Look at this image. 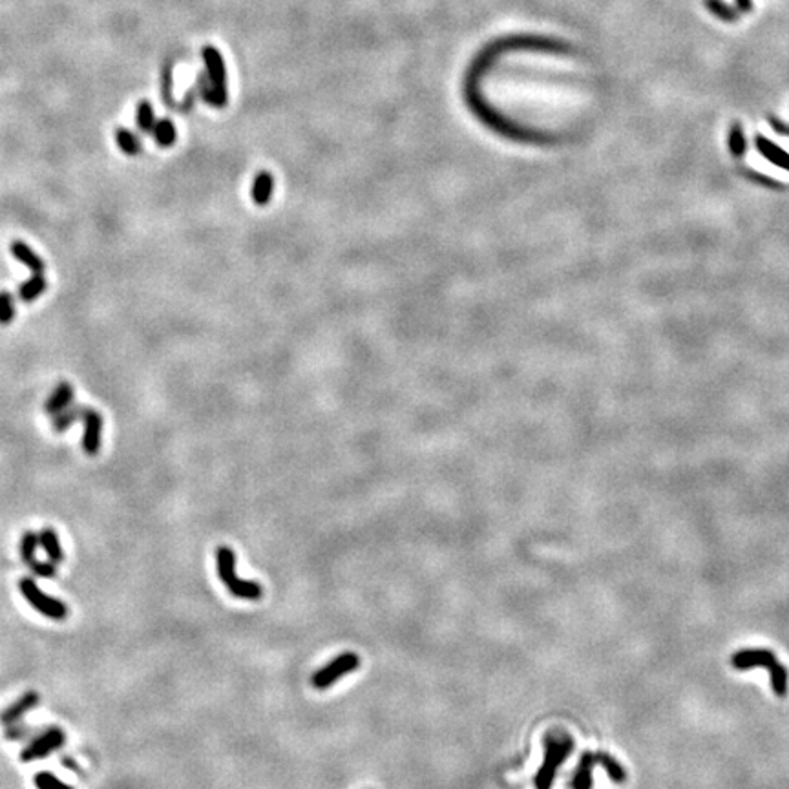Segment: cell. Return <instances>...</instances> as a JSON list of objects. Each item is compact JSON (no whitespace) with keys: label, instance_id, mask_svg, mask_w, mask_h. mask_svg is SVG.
I'll return each instance as SVG.
<instances>
[{"label":"cell","instance_id":"15","mask_svg":"<svg viewBox=\"0 0 789 789\" xmlns=\"http://www.w3.org/2000/svg\"><path fill=\"white\" fill-rule=\"evenodd\" d=\"M48 287V281H46L44 273H35L34 276L26 280L21 287H19V298H21L24 303L35 302L39 296L46 291Z\"/></svg>","mask_w":789,"mask_h":789},{"label":"cell","instance_id":"6","mask_svg":"<svg viewBox=\"0 0 789 789\" xmlns=\"http://www.w3.org/2000/svg\"><path fill=\"white\" fill-rule=\"evenodd\" d=\"M360 658L355 653H343L336 656L335 660L329 661L323 669L316 670L313 676V685L316 689H329L333 683H336L340 678L358 669Z\"/></svg>","mask_w":789,"mask_h":789},{"label":"cell","instance_id":"13","mask_svg":"<svg viewBox=\"0 0 789 789\" xmlns=\"http://www.w3.org/2000/svg\"><path fill=\"white\" fill-rule=\"evenodd\" d=\"M755 145H756V150H758V152H760L769 163H773V165L778 166V169H784L789 172V152L782 150L780 146L771 143L768 137H762V136L755 137Z\"/></svg>","mask_w":789,"mask_h":789},{"label":"cell","instance_id":"17","mask_svg":"<svg viewBox=\"0 0 789 789\" xmlns=\"http://www.w3.org/2000/svg\"><path fill=\"white\" fill-rule=\"evenodd\" d=\"M116 143L121 149V152L126 154V156H139L143 152V145H141V139L134 132H130L129 129H116Z\"/></svg>","mask_w":789,"mask_h":789},{"label":"cell","instance_id":"28","mask_svg":"<svg viewBox=\"0 0 789 789\" xmlns=\"http://www.w3.org/2000/svg\"><path fill=\"white\" fill-rule=\"evenodd\" d=\"M62 765H64V768H68V769H71V771L81 773L79 765L75 764V762H71V758H68V756H62Z\"/></svg>","mask_w":789,"mask_h":789},{"label":"cell","instance_id":"10","mask_svg":"<svg viewBox=\"0 0 789 789\" xmlns=\"http://www.w3.org/2000/svg\"><path fill=\"white\" fill-rule=\"evenodd\" d=\"M75 398V389L70 382H59L55 386V389L51 391V395L48 397V401L44 402V413L48 415H57L59 411L66 409L68 406L74 404Z\"/></svg>","mask_w":789,"mask_h":789},{"label":"cell","instance_id":"11","mask_svg":"<svg viewBox=\"0 0 789 789\" xmlns=\"http://www.w3.org/2000/svg\"><path fill=\"white\" fill-rule=\"evenodd\" d=\"M598 765V753H583L571 780V789H592V769Z\"/></svg>","mask_w":789,"mask_h":789},{"label":"cell","instance_id":"18","mask_svg":"<svg viewBox=\"0 0 789 789\" xmlns=\"http://www.w3.org/2000/svg\"><path fill=\"white\" fill-rule=\"evenodd\" d=\"M152 136L157 145L163 146V149H169V146L174 145L176 137H178V130H176V126H174V123L170 119H161L157 121L156 126H154Z\"/></svg>","mask_w":789,"mask_h":789},{"label":"cell","instance_id":"16","mask_svg":"<svg viewBox=\"0 0 789 789\" xmlns=\"http://www.w3.org/2000/svg\"><path fill=\"white\" fill-rule=\"evenodd\" d=\"M84 409H86V406L71 404L68 406L66 409L59 411L57 415H54V421H51V428H54V431H57V433L66 431L70 426H74L75 422L79 421V418H83Z\"/></svg>","mask_w":789,"mask_h":789},{"label":"cell","instance_id":"23","mask_svg":"<svg viewBox=\"0 0 789 789\" xmlns=\"http://www.w3.org/2000/svg\"><path fill=\"white\" fill-rule=\"evenodd\" d=\"M15 314H17V309H15L11 293L0 291V326H9L15 318Z\"/></svg>","mask_w":789,"mask_h":789},{"label":"cell","instance_id":"27","mask_svg":"<svg viewBox=\"0 0 789 789\" xmlns=\"http://www.w3.org/2000/svg\"><path fill=\"white\" fill-rule=\"evenodd\" d=\"M769 124L773 126V130L777 134H780V136H789V126H785L784 123H780L778 119H775V117H769Z\"/></svg>","mask_w":789,"mask_h":789},{"label":"cell","instance_id":"5","mask_svg":"<svg viewBox=\"0 0 789 789\" xmlns=\"http://www.w3.org/2000/svg\"><path fill=\"white\" fill-rule=\"evenodd\" d=\"M19 588H21L26 601H28L35 610L41 612L42 616L50 618V620H55V621H62L68 618L66 605L62 603L61 599H55L51 598V595L44 594L34 579H29V578L21 579Z\"/></svg>","mask_w":789,"mask_h":789},{"label":"cell","instance_id":"20","mask_svg":"<svg viewBox=\"0 0 789 789\" xmlns=\"http://www.w3.org/2000/svg\"><path fill=\"white\" fill-rule=\"evenodd\" d=\"M37 546H39V533L26 532L24 536H22L21 558L22 561H24V565L29 566V568L37 563V559H35V550H37Z\"/></svg>","mask_w":789,"mask_h":789},{"label":"cell","instance_id":"29","mask_svg":"<svg viewBox=\"0 0 789 789\" xmlns=\"http://www.w3.org/2000/svg\"><path fill=\"white\" fill-rule=\"evenodd\" d=\"M736 4H738V9L740 11H751L753 4H751V0H736Z\"/></svg>","mask_w":789,"mask_h":789},{"label":"cell","instance_id":"3","mask_svg":"<svg viewBox=\"0 0 789 789\" xmlns=\"http://www.w3.org/2000/svg\"><path fill=\"white\" fill-rule=\"evenodd\" d=\"M216 566H218V576L227 587L232 595L241 599H251L256 601L263 595V588L260 583L240 579L236 574V554L234 550L228 546H218L216 548Z\"/></svg>","mask_w":789,"mask_h":789},{"label":"cell","instance_id":"1","mask_svg":"<svg viewBox=\"0 0 789 789\" xmlns=\"http://www.w3.org/2000/svg\"><path fill=\"white\" fill-rule=\"evenodd\" d=\"M731 665L736 670H749L755 667H764L769 670V680H771L773 693L784 698L789 694V673L777 656L768 649H744L738 650L731 658Z\"/></svg>","mask_w":789,"mask_h":789},{"label":"cell","instance_id":"7","mask_svg":"<svg viewBox=\"0 0 789 789\" xmlns=\"http://www.w3.org/2000/svg\"><path fill=\"white\" fill-rule=\"evenodd\" d=\"M66 740V735L61 728H50L42 731L41 735L35 736L31 742L24 748V751L21 753L22 762H34L39 758H46L48 755H51L54 751L62 748Z\"/></svg>","mask_w":789,"mask_h":789},{"label":"cell","instance_id":"22","mask_svg":"<svg viewBox=\"0 0 789 789\" xmlns=\"http://www.w3.org/2000/svg\"><path fill=\"white\" fill-rule=\"evenodd\" d=\"M705 8L709 9V11H711L715 17H718L720 21L731 22V21H736V19H738V15H736V9L731 8L729 4H725L723 0H705Z\"/></svg>","mask_w":789,"mask_h":789},{"label":"cell","instance_id":"12","mask_svg":"<svg viewBox=\"0 0 789 789\" xmlns=\"http://www.w3.org/2000/svg\"><path fill=\"white\" fill-rule=\"evenodd\" d=\"M9 251H11V254L15 258H17L21 263H24L26 267H28L31 273H44L46 269V263L44 260H42L39 254H35L34 248L29 247L28 243H24V241L21 240H15L11 241V245H9Z\"/></svg>","mask_w":789,"mask_h":789},{"label":"cell","instance_id":"21","mask_svg":"<svg viewBox=\"0 0 789 789\" xmlns=\"http://www.w3.org/2000/svg\"><path fill=\"white\" fill-rule=\"evenodd\" d=\"M729 150H731V154L735 157H742L745 154V150H748L744 130H742V126L738 123L733 124L731 130H729Z\"/></svg>","mask_w":789,"mask_h":789},{"label":"cell","instance_id":"25","mask_svg":"<svg viewBox=\"0 0 789 789\" xmlns=\"http://www.w3.org/2000/svg\"><path fill=\"white\" fill-rule=\"evenodd\" d=\"M35 733H37V731H35L34 728H28V725H17V723H13V725H8L4 736L8 740H26V738H29V736H34Z\"/></svg>","mask_w":789,"mask_h":789},{"label":"cell","instance_id":"26","mask_svg":"<svg viewBox=\"0 0 789 789\" xmlns=\"http://www.w3.org/2000/svg\"><path fill=\"white\" fill-rule=\"evenodd\" d=\"M29 571L34 572L35 576H39V578H55L57 576V568H55V563L51 561H46V563H41L37 561L35 563Z\"/></svg>","mask_w":789,"mask_h":789},{"label":"cell","instance_id":"2","mask_svg":"<svg viewBox=\"0 0 789 789\" xmlns=\"http://www.w3.org/2000/svg\"><path fill=\"white\" fill-rule=\"evenodd\" d=\"M574 751V740L565 733H548L545 736V760L533 778L536 789H552L558 771Z\"/></svg>","mask_w":789,"mask_h":789},{"label":"cell","instance_id":"9","mask_svg":"<svg viewBox=\"0 0 789 789\" xmlns=\"http://www.w3.org/2000/svg\"><path fill=\"white\" fill-rule=\"evenodd\" d=\"M39 702H41V696H39L37 690H28V693L22 694L17 702H13L11 705L6 707L4 711L0 713V722L4 723V725H13V723H17L26 713L35 709V707L39 705Z\"/></svg>","mask_w":789,"mask_h":789},{"label":"cell","instance_id":"14","mask_svg":"<svg viewBox=\"0 0 789 789\" xmlns=\"http://www.w3.org/2000/svg\"><path fill=\"white\" fill-rule=\"evenodd\" d=\"M39 545L44 548V552L48 554L51 563L57 565V563L64 561V552H62L61 541H59V536L54 528L46 526V528L41 530V533H39Z\"/></svg>","mask_w":789,"mask_h":789},{"label":"cell","instance_id":"24","mask_svg":"<svg viewBox=\"0 0 789 789\" xmlns=\"http://www.w3.org/2000/svg\"><path fill=\"white\" fill-rule=\"evenodd\" d=\"M35 785L37 789H74L71 785H68L66 782H62L61 778H57L54 773L50 771H41L35 775Z\"/></svg>","mask_w":789,"mask_h":789},{"label":"cell","instance_id":"8","mask_svg":"<svg viewBox=\"0 0 789 789\" xmlns=\"http://www.w3.org/2000/svg\"><path fill=\"white\" fill-rule=\"evenodd\" d=\"M103 415L94 408H86L83 413V450L90 457L99 453L101 450V433H103Z\"/></svg>","mask_w":789,"mask_h":789},{"label":"cell","instance_id":"19","mask_svg":"<svg viewBox=\"0 0 789 789\" xmlns=\"http://www.w3.org/2000/svg\"><path fill=\"white\" fill-rule=\"evenodd\" d=\"M156 114H154V108L149 101H141L139 106H137V126L143 134H152L154 126H156Z\"/></svg>","mask_w":789,"mask_h":789},{"label":"cell","instance_id":"4","mask_svg":"<svg viewBox=\"0 0 789 789\" xmlns=\"http://www.w3.org/2000/svg\"><path fill=\"white\" fill-rule=\"evenodd\" d=\"M203 61H205L208 79H205V75H199L198 79L201 97L212 106H225L227 90H225V66L221 54L212 46H207L203 48Z\"/></svg>","mask_w":789,"mask_h":789}]
</instances>
